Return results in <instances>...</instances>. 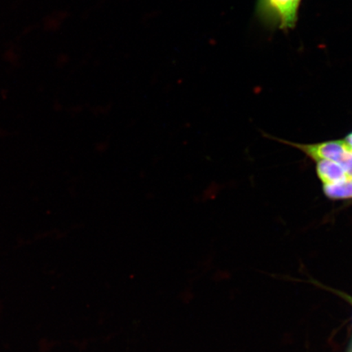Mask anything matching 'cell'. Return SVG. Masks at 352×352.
Listing matches in <instances>:
<instances>
[{
  "label": "cell",
  "mask_w": 352,
  "mask_h": 352,
  "mask_svg": "<svg viewBox=\"0 0 352 352\" xmlns=\"http://www.w3.org/2000/svg\"><path fill=\"white\" fill-rule=\"evenodd\" d=\"M316 162V173L323 186L340 184L352 179L344 168L336 162L318 160Z\"/></svg>",
  "instance_id": "7a4b0ae2"
},
{
  "label": "cell",
  "mask_w": 352,
  "mask_h": 352,
  "mask_svg": "<svg viewBox=\"0 0 352 352\" xmlns=\"http://www.w3.org/2000/svg\"><path fill=\"white\" fill-rule=\"evenodd\" d=\"M338 294H340V296H342L343 298L346 299L347 302L350 303V305L352 306V297L349 296V294H346L342 292H336ZM346 352H352V336L351 338V341L349 345V347H347Z\"/></svg>",
  "instance_id": "277c9868"
},
{
  "label": "cell",
  "mask_w": 352,
  "mask_h": 352,
  "mask_svg": "<svg viewBox=\"0 0 352 352\" xmlns=\"http://www.w3.org/2000/svg\"><path fill=\"white\" fill-rule=\"evenodd\" d=\"M325 196L332 200H344L352 198V179L340 184L323 186Z\"/></svg>",
  "instance_id": "3957f363"
},
{
  "label": "cell",
  "mask_w": 352,
  "mask_h": 352,
  "mask_svg": "<svg viewBox=\"0 0 352 352\" xmlns=\"http://www.w3.org/2000/svg\"><path fill=\"white\" fill-rule=\"evenodd\" d=\"M301 0H258L257 12L266 23L281 30L296 25Z\"/></svg>",
  "instance_id": "6da1fadb"
},
{
  "label": "cell",
  "mask_w": 352,
  "mask_h": 352,
  "mask_svg": "<svg viewBox=\"0 0 352 352\" xmlns=\"http://www.w3.org/2000/svg\"><path fill=\"white\" fill-rule=\"evenodd\" d=\"M345 142L352 148V131L346 136Z\"/></svg>",
  "instance_id": "5b68a950"
}]
</instances>
